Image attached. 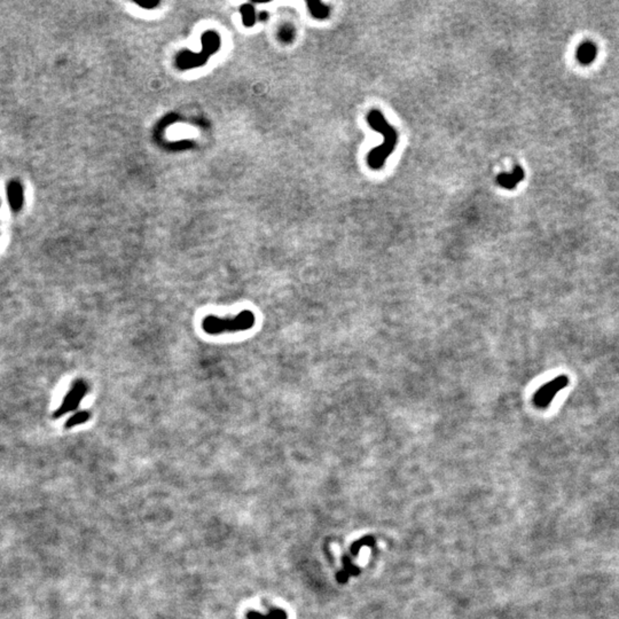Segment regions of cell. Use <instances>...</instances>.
Returning a JSON list of instances; mask_svg holds the SVG:
<instances>
[{"label": "cell", "mask_w": 619, "mask_h": 619, "mask_svg": "<svg viewBox=\"0 0 619 619\" xmlns=\"http://www.w3.org/2000/svg\"><path fill=\"white\" fill-rule=\"evenodd\" d=\"M367 122L374 131H378L383 136V143L379 147L370 151L367 156L369 168L373 170H380L384 167L391 153L397 147L398 133L387 122L382 112L376 110V109L369 111V114L367 115Z\"/></svg>", "instance_id": "cell-1"}, {"label": "cell", "mask_w": 619, "mask_h": 619, "mask_svg": "<svg viewBox=\"0 0 619 619\" xmlns=\"http://www.w3.org/2000/svg\"><path fill=\"white\" fill-rule=\"evenodd\" d=\"M256 318L252 311L244 310L234 318H218L214 315H208L203 319L202 327L205 333L210 335H218L222 333H235L253 328Z\"/></svg>", "instance_id": "cell-2"}, {"label": "cell", "mask_w": 619, "mask_h": 619, "mask_svg": "<svg viewBox=\"0 0 619 619\" xmlns=\"http://www.w3.org/2000/svg\"><path fill=\"white\" fill-rule=\"evenodd\" d=\"M568 384L569 379L566 375H560L550 382H547L535 394V397H533L535 406L537 408H541V410L547 408L550 403L553 402V399L555 398L557 392L563 390Z\"/></svg>", "instance_id": "cell-3"}, {"label": "cell", "mask_w": 619, "mask_h": 619, "mask_svg": "<svg viewBox=\"0 0 619 619\" xmlns=\"http://www.w3.org/2000/svg\"><path fill=\"white\" fill-rule=\"evenodd\" d=\"M87 394V384L82 380H78L72 384L71 389L68 391V394L64 399L62 400L61 406L58 408V411L54 413V418L59 419L62 415L76 410L78 407L79 403L82 402L83 398Z\"/></svg>", "instance_id": "cell-4"}, {"label": "cell", "mask_w": 619, "mask_h": 619, "mask_svg": "<svg viewBox=\"0 0 619 619\" xmlns=\"http://www.w3.org/2000/svg\"><path fill=\"white\" fill-rule=\"evenodd\" d=\"M524 177H525L524 170L522 169L520 165H516V167L514 168L511 172L500 173V175L497 178V181H498V184H499V186H501L503 188L514 189L517 186V184L521 183V181L524 179Z\"/></svg>", "instance_id": "cell-5"}, {"label": "cell", "mask_w": 619, "mask_h": 619, "mask_svg": "<svg viewBox=\"0 0 619 619\" xmlns=\"http://www.w3.org/2000/svg\"><path fill=\"white\" fill-rule=\"evenodd\" d=\"M597 56V47L592 42H584L578 46L576 51V58L578 62L582 66H588Z\"/></svg>", "instance_id": "cell-6"}, {"label": "cell", "mask_w": 619, "mask_h": 619, "mask_svg": "<svg viewBox=\"0 0 619 619\" xmlns=\"http://www.w3.org/2000/svg\"><path fill=\"white\" fill-rule=\"evenodd\" d=\"M7 195L11 208L13 209L14 211H18V210L21 209L23 203V191L20 183H18V181H11L7 186Z\"/></svg>", "instance_id": "cell-7"}, {"label": "cell", "mask_w": 619, "mask_h": 619, "mask_svg": "<svg viewBox=\"0 0 619 619\" xmlns=\"http://www.w3.org/2000/svg\"><path fill=\"white\" fill-rule=\"evenodd\" d=\"M90 418H91V415H90V413H88L87 411L78 412V413H76L75 415H72L70 419H68V421L66 422V426H64V427H66L67 429L74 428L76 426H79V424H83L85 422H87L88 419H90Z\"/></svg>", "instance_id": "cell-8"}, {"label": "cell", "mask_w": 619, "mask_h": 619, "mask_svg": "<svg viewBox=\"0 0 619 619\" xmlns=\"http://www.w3.org/2000/svg\"><path fill=\"white\" fill-rule=\"evenodd\" d=\"M309 6H310L311 13H312L314 16H317V18L319 19H323L328 15V7L322 5L321 3H312V4H309Z\"/></svg>", "instance_id": "cell-9"}]
</instances>
